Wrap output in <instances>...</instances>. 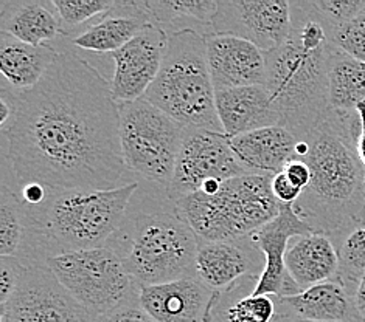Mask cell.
Here are the masks:
<instances>
[{"label":"cell","instance_id":"1","mask_svg":"<svg viewBox=\"0 0 365 322\" xmlns=\"http://www.w3.org/2000/svg\"><path fill=\"white\" fill-rule=\"evenodd\" d=\"M13 115L2 127V185L48 190H108L125 161L120 110L110 82L73 51L30 90L2 87Z\"/></svg>","mask_w":365,"mask_h":322},{"label":"cell","instance_id":"2","mask_svg":"<svg viewBox=\"0 0 365 322\" xmlns=\"http://www.w3.org/2000/svg\"><path fill=\"white\" fill-rule=\"evenodd\" d=\"M358 112L328 109L299 140L295 159L305 161L311 181L294 211L314 232L333 242L356 225H365V169L358 154Z\"/></svg>","mask_w":365,"mask_h":322},{"label":"cell","instance_id":"3","mask_svg":"<svg viewBox=\"0 0 365 322\" xmlns=\"http://www.w3.org/2000/svg\"><path fill=\"white\" fill-rule=\"evenodd\" d=\"M337 48L312 2H291V33L282 47L264 53V87L280 115V126L297 140L324 118L328 75Z\"/></svg>","mask_w":365,"mask_h":322},{"label":"cell","instance_id":"4","mask_svg":"<svg viewBox=\"0 0 365 322\" xmlns=\"http://www.w3.org/2000/svg\"><path fill=\"white\" fill-rule=\"evenodd\" d=\"M134 195L125 220L106 247L114 249L138 286L196 277L199 239L165 190Z\"/></svg>","mask_w":365,"mask_h":322},{"label":"cell","instance_id":"5","mask_svg":"<svg viewBox=\"0 0 365 322\" xmlns=\"http://www.w3.org/2000/svg\"><path fill=\"white\" fill-rule=\"evenodd\" d=\"M140 188L133 181L108 190H50L36 210H24L31 234V262L44 264L67 251L106 247Z\"/></svg>","mask_w":365,"mask_h":322},{"label":"cell","instance_id":"6","mask_svg":"<svg viewBox=\"0 0 365 322\" xmlns=\"http://www.w3.org/2000/svg\"><path fill=\"white\" fill-rule=\"evenodd\" d=\"M215 97L205 36L196 31L170 34L160 72L143 100L182 126L224 132Z\"/></svg>","mask_w":365,"mask_h":322},{"label":"cell","instance_id":"7","mask_svg":"<svg viewBox=\"0 0 365 322\" xmlns=\"http://www.w3.org/2000/svg\"><path fill=\"white\" fill-rule=\"evenodd\" d=\"M272 177L267 173L233 177L222 181L218 193H195L175 205L199 240L242 239L280 214L282 203L272 194Z\"/></svg>","mask_w":365,"mask_h":322},{"label":"cell","instance_id":"8","mask_svg":"<svg viewBox=\"0 0 365 322\" xmlns=\"http://www.w3.org/2000/svg\"><path fill=\"white\" fill-rule=\"evenodd\" d=\"M120 141L126 169L167 193L185 126L146 100L120 102Z\"/></svg>","mask_w":365,"mask_h":322},{"label":"cell","instance_id":"9","mask_svg":"<svg viewBox=\"0 0 365 322\" xmlns=\"http://www.w3.org/2000/svg\"><path fill=\"white\" fill-rule=\"evenodd\" d=\"M61 285L93 316H103L137 299L140 286L109 247L67 251L47 259Z\"/></svg>","mask_w":365,"mask_h":322},{"label":"cell","instance_id":"10","mask_svg":"<svg viewBox=\"0 0 365 322\" xmlns=\"http://www.w3.org/2000/svg\"><path fill=\"white\" fill-rule=\"evenodd\" d=\"M246 173L232 149L230 138L224 132L185 127L167 195L176 203L197 193L208 180L225 181Z\"/></svg>","mask_w":365,"mask_h":322},{"label":"cell","instance_id":"11","mask_svg":"<svg viewBox=\"0 0 365 322\" xmlns=\"http://www.w3.org/2000/svg\"><path fill=\"white\" fill-rule=\"evenodd\" d=\"M0 313L2 322H98L44 264H29Z\"/></svg>","mask_w":365,"mask_h":322},{"label":"cell","instance_id":"12","mask_svg":"<svg viewBox=\"0 0 365 322\" xmlns=\"http://www.w3.org/2000/svg\"><path fill=\"white\" fill-rule=\"evenodd\" d=\"M213 34H229L254 43L263 53L274 51L291 33L289 0H218Z\"/></svg>","mask_w":365,"mask_h":322},{"label":"cell","instance_id":"13","mask_svg":"<svg viewBox=\"0 0 365 322\" xmlns=\"http://www.w3.org/2000/svg\"><path fill=\"white\" fill-rule=\"evenodd\" d=\"M167 45L168 34L150 23L123 48L110 55L115 64L110 89L118 104L145 97L160 72Z\"/></svg>","mask_w":365,"mask_h":322},{"label":"cell","instance_id":"14","mask_svg":"<svg viewBox=\"0 0 365 322\" xmlns=\"http://www.w3.org/2000/svg\"><path fill=\"white\" fill-rule=\"evenodd\" d=\"M311 226L302 220L294 211V205H282L280 214L274 220L250 234L252 242L263 252L266 267L259 276L254 294H269L274 298L299 294L300 289L295 284L284 265V256L289 243L295 237L312 234Z\"/></svg>","mask_w":365,"mask_h":322},{"label":"cell","instance_id":"15","mask_svg":"<svg viewBox=\"0 0 365 322\" xmlns=\"http://www.w3.org/2000/svg\"><path fill=\"white\" fill-rule=\"evenodd\" d=\"M264 267V254L250 236L221 242L199 240L195 274L213 291L224 293L245 279H259Z\"/></svg>","mask_w":365,"mask_h":322},{"label":"cell","instance_id":"16","mask_svg":"<svg viewBox=\"0 0 365 322\" xmlns=\"http://www.w3.org/2000/svg\"><path fill=\"white\" fill-rule=\"evenodd\" d=\"M220 291L196 277L140 286L138 301L158 322H210Z\"/></svg>","mask_w":365,"mask_h":322},{"label":"cell","instance_id":"17","mask_svg":"<svg viewBox=\"0 0 365 322\" xmlns=\"http://www.w3.org/2000/svg\"><path fill=\"white\" fill-rule=\"evenodd\" d=\"M205 42L208 68L216 92L264 85V53L254 43L229 34H210Z\"/></svg>","mask_w":365,"mask_h":322},{"label":"cell","instance_id":"18","mask_svg":"<svg viewBox=\"0 0 365 322\" xmlns=\"http://www.w3.org/2000/svg\"><path fill=\"white\" fill-rule=\"evenodd\" d=\"M216 113L229 138L280 126V115L264 85H247L216 92Z\"/></svg>","mask_w":365,"mask_h":322},{"label":"cell","instance_id":"19","mask_svg":"<svg viewBox=\"0 0 365 322\" xmlns=\"http://www.w3.org/2000/svg\"><path fill=\"white\" fill-rule=\"evenodd\" d=\"M150 23L153 22L146 0H115L112 10L97 23L76 34L72 43L81 50L112 55Z\"/></svg>","mask_w":365,"mask_h":322},{"label":"cell","instance_id":"20","mask_svg":"<svg viewBox=\"0 0 365 322\" xmlns=\"http://www.w3.org/2000/svg\"><path fill=\"white\" fill-rule=\"evenodd\" d=\"M277 315L308 322H362L351 293L339 281L311 286L299 294L275 298Z\"/></svg>","mask_w":365,"mask_h":322},{"label":"cell","instance_id":"21","mask_svg":"<svg viewBox=\"0 0 365 322\" xmlns=\"http://www.w3.org/2000/svg\"><path fill=\"white\" fill-rule=\"evenodd\" d=\"M299 140L283 126H272L230 138V146L247 173L275 176L295 156Z\"/></svg>","mask_w":365,"mask_h":322},{"label":"cell","instance_id":"22","mask_svg":"<svg viewBox=\"0 0 365 322\" xmlns=\"http://www.w3.org/2000/svg\"><path fill=\"white\" fill-rule=\"evenodd\" d=\"M0 33L30 45H47L61 34L66 36L51 0H4L0 4Z\"/></svg>","mask_w":365,"mask_h":322},{"label":"cell","instance_id":"23","mask_svg":"<svg viewBox=\"0 0 365 322\" xmlns=\"http://www.w3.org/2000/svg\"><path fill=\"white\" fill-rule=\"evenodd\" d=\"M284 265L300 291L311 286L336 281L339 256L334 242L325 234L312 232L291 240Z\"/></svg>","mask_w":365,"mask_h":322},{"label":"cell","instance_id":"24","mask_svg":"<svg viewBox=\"0 0 365 322\" xmlns=\"http://www.w3.org/2000/svg\"><path fill=\"white\" fill-rule=\"evenodd\" d=\"M61 51L50 45H30L0 33V70L4 80L16 92L33 89L48 68L55 64Z\"/></svg>","mask_w":365,"mask_h":322},{"label":"cell","instance_id":"25","mask_svg":"<svg viewBox=\"0 0 365 322\" xmlns=\"http://www.w3.org/2000/svg\"><path fill=\"white\" fill-rule=\"evenodd\" d=\"M151 22L165 33L196 31L202 36L213 34L212 22L218 0H146Z\"/></svg>","mask_w":365,"mask_h":322},{"label":"cell","instance_id":"26","mask_svg":"<svg viewBox=\"0 0 365 322\" xmlns=\"http://www.w3.org/2000/svg\"><path fill=\"white\" fill-rule=\"evenodd\" d=\"M361 102H365V63L337 50L328 75L329 109L356 112Z\"/></svg>","mask_w":365,"mask_h":322},{"label":"cell","instance_id":"27","mask_svg":"<svg viewBox=\"0 0 365 322\" xmlns=\"http://www.w3.org/2000/svg\"><path fill=\"white\" fill-rule=\"evenodd\" d=\"M258 279H245L237 285V298L220 293L210 322H272L277 318L274 296L254 294Z\"/></svg>","mask_w":365,"mask_h":322},{"label":"cell","instance_id":"28","mask_svg":"<svg viewBox=\"0 0 365 322\" xmlns=\"http://www.w3.org/2000/svg\"><path fill=\"white\" fill-rule=\"evenodd\" d=\"M0 256L31 264V234L19 198L2 185L0 194Z\"/></svg>","mask_w":365,"mask_h":322},{"label":"cell","instance_id":"29","mask_svg":"<svg viewBox=\"0 0 365 322\" xmlns=\"http://www.w3.org/2000/svg\"><path fill=\"white\" fill-rule=\"evenodd\" d=\"M339 256L337 279L353 296L356 285L365 276V225H356L336 242Z\"/></svg>","mask_w":365,"mask_h":322},{"label":"cell","instance_id":"30","mask_svg":"<svg viewBox=\"0 0 365 322\" xmlns=\"http://www.w3.org/2000/svg\"><path fill=\"white\" fill-rule=\"evenodd\" d=\"M51 2L56 8L61 25L67 36L81 23L93 19V17L108 14L115 0H51Z\"/></svg>","mask_w":365,"mask_h":322},{"label":"cell","instance_id":"31","mask_svg":"<svg viewBox=\"0 0 365 322\" xmlns=\"http://www.w3.org/2000/svg\"><path fill=\"white\" fill-rule=\"evenodd\" d=\"M333 45L354 59L365 63V10L329 33Z\"/></svg>","mask_w":365,"mask_h":322},{"label":"cell","instance_id":"32","mask_svg":"<svg viewBox=\"0 0 365 322\" xmlns=\"http://www.w3.org/2000/svg\"><path fill=\"white\" fill-rule=\"evenodd\" d=\"M312 5L325 21L328 34L365 10V0H312Z\"/></svg>","mask_w":365,"mask_h":322},{"label":"cell","instance_id":"33","mask_svg":"<svg viewBox=\"0 0 365 322\" xmlns=\"http://www.w3.org/2000/svg\"><path fill=\"white\" fill-rule=\"evenodd\" d=\"M0 307L11 299L21 277L29 267L27 262L16 257H0Z\"/></svg>","mask_w":365,"mask_h":322},{"label":"cell","instance_id":"34","mask_svg":"<svg viewBox=\"0 0 365 322\" xmlns=\"http://www.w3.org/2000/svg\"><path fill=\"white\" fill-rule=\"evenodd\" d=\"M98 322H158L148 313L140 301L133 299L98 318Z\"/></svg>","mask_w":365,"mask_h":322},{"label":"cell","instance_id":"35","mask_svg":"<svg viewBox=\"0 0 365 322\" xmlns=\"http://www.w3.org/2000/svg\"><path fill=\"white\" fill-rule=\"evenodd\" d=\"M272 194L282 205H295L302 197L303 189L294 186L288 176L282 171L272 177Z\"/></svg>","mask_w":365,"mask_h":322},{"label":"cell","instance_id":"36","mask_svg":"<svg viewBox=\"0 0 365 322\" xmlns=\"http://www.w3.org/2000/svg\"><path fill=\"white\" fill-rule=\"evenodd\" d=\"M283 172L288 176V178L291 180L294 186H297L303 190L308 188L309 181H311V171H309L308 164L303 160L295 159L294 156V159L288 164H286Z\"/></svg>","mask_w":365,"mask_h":322},{"label":"cell","instance_id":"37","mask_svg":"<svg viewBox=\"0 0 365 322\" xmlns=\"http://www.w3.org/2000/svg\"><path fill=\"white\" fill-rule=\"evenodd\" d=\"M353 301H354V307L362 322H365V276L356 285V289L353 291Z\"/></svg>","mask_w":365,"mask_h":322},{"label":"cell","instance_id":"38","mask_svg":"<svg viewBox=\"0 0 365 322\" xmlns=\"http://www.w3.org/2000/svg\"><path fill=\"white\" fill-rule=\"evenodd\" d=\"M356 112L359 113V118H361V132H359V138H358V154H359V159H361V161L364 164V169H365V102L358 104Z\"/></svg>","mask_w":365,"mask_h":322},{"label":"cell","instance_id":"39","mask_svg":"<svg viewBox=\"0 0 365 322\" xmlns=\"http://www.w3.org/2000/svg\"><path fill=\"white\" fill-rule=\"evenodd\" d=\"M11 115H13L11 104H10V101H8L5 95L2 93V95H0V127L6 126V123L10 121Z\"/></svg>","mask_w":365,"mask_h":322},{"label":"cell","instance_id":"40","mask_svg":"<svg viewBox=\"0 0 365 322\" xmlns=\"http://www.w3.org/2000/svg\"><path fill=\"white\" fill-rule=\"evenodd\" d=\"M278 318H280L283 322H308V321H300V319H292V318H284V316H280L277 315Z\"/></svg>","mask_w":365,"mask_h":322}]
</instances>
